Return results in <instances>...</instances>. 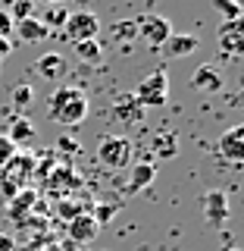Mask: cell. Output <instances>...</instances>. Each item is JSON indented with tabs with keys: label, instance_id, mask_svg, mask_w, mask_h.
<instances>
[{
	"label": "cell",
	"instance_id": "cell-24",
	"mask_svg": "<svg viewBox=\"0 0 244 251\" xmlns=\"http://www.w3.org/2000/svg\"><path fill=\"white\" fill-rule=\"evenodd\" d=\"M113 214H116V204H97V207H94V223L97 226H107L110 220H113Z\"/></svg>",
	"mask_w": 244,
	"mask_h": 251
},
{
	"label": "cell",
	"instance_id": "cell-4",
	"mask_svg": "<svg viewBox=\"0 0 244 251\" xmlns=\"http://www.w3.org/2000/svg\"><path fill=\"white\" fill-rule=\"evenodd\" d=\"M135 98H138L144 107H163V104L169 100V75L163 73V69L151 73V75L144 78V82L138 85Z\"/></svg>",
	"mask_w": 244,
	"mask_h": 251
},
{
	"label": "cell",
	"instance_id": "cell-5",
	"mask_svg": "<svg viewBox=\"0 0 244 251\" xmlns=\"http://www.w3.org/2000/svg\"><path fill=\"white\" fill-rule=\"evenodd\" d=\"M135 28H138V38H144V44H151V47H163L166 38L172 35V22L156 13H147L141 19H135Z\"/></svg>",
	"mask_w": 244,
	"mask_h": 251
},
{
	"label": "cell",
	"instance_id": "cell-31",
	"mask_svg": "<svg viewBox=\"0 0 244 251\" xmlns=\"http://www.w3.org/2000/svg\"><path fill=\"white\" fill-rule=\"evenodd\" d=\"M10 53V38H0V60Z\"/></svg>",
	"mask_w": 244,
	"mask_h": 251
},
{
	"label": "cell",
	"instance_id": "cell-32",
	"mask_svg": "<svg viewBox=\"0 0 244 251\" xmlns=\"http://www.w3.org/2000/svg\"><path fill=\"white\" fill-rule=\"evenodd\" d=\"M222 251H241V248H235V245H229V248H222Z\"/></svg>",
	"mask_w": 244,
	"mask_h": 251
},
{
	"label": "cell",
	"instance_id": "cell-30",
	"mask_svg": "<svg viewBox=\"0 0 244 251\" xmlns=\"http://www.w3.org/2000/svg\"><path fill=\"white\" fill-rule=\"evenodd\" d=\"M57 148H63V151H66V148H69V154H75V151H78V141H69V138H60V141H57Z\"/></svg>",
	"mask_w": 244,
	"mask_h": 251
},
{
	"label": "cell",
	"instance_id": "cell-33",
	"mask_svg": "<svg viewBox=\"0 0 244 251\" xmlns=\"http://www.w3.org/2000/svg\"><path fill=\"white\" fill-rule=\"evenodd\" d=\"M44 3H63V0H44Z\"/></svg>",
	"mask_w": 244,
	"mask_h": 251
},
{
	"label": "cell",
	"instance_id": "cell-19",
	"mask_svg": "<svg viewBox=\"0 0 244 251\" xmlns=\"http://www.w3.org/2000/svg\"><path fill=\"white\" fill-rule=\"evenodd\" d=\"M213 10L222 16L225 22H241V0H213Z\"/></svg>",
	"mask_w": 244,
	"mask_h": 251
},
{
	"label": "cell",
	"instance_id": "cell-2",
	"mask_svg": "<svg viewBox=\"0 0 244 251\" xmlns=\"http://www.w3.org/2000/svg\"><path fill=\"white\" fill-rule=\"evenodd\" d=\"M132 160V141L125 135H104L97 141V163L113 173H119L129 167Z\"/></svg>",
	"mask_w": 244,
	"mask_h": 251
},
{
	"label": "cell",
	"instance_id": "cell-18",
	"mask_svg": "<svg viewBox=\"0 0 244 251\" xmlns=\"http://www.w3.org/2000/svg\"><path fill=\"white\" fill-rule=\"evenodd\" d=\"M154 151H156V157H176L178 154V138H176V132H160V135L154 138Z\"/></svg>",
	"mask_w": 244,
	"mask_h": 251
},
{
	"label": "cell",
	"instance_id": "cell-21",
	"mask_svg": "<svg viewBox=\"0 0 244 251\" xmlns=\"http://www.w3.org/2000/svg\"><path fill=\"white\" fill-rule=\"evenodd\" d=\"M38 195L31 192V188H25V192H16L13 195V204H10V217H19V214H25V210L31 207V201H35Z\"/></svg>",
	"mask_w": 244,
	"mask_h": 251
},
{
	"label": "cell",
	"instance_id": "cell-29",
	"mask_svg": "<svg viewBox=\"0 0 244 251\" xmlns=\"http://www.w3.org/2000/svg\"><path fill=\"white\" fill-rule=\"evenodd\" d=\"M16 248V242H13V235H6V232H0V251H13Z\"/></svg>",
	"mask_w": 244,
	"mask_h": 251
},
{
	"label": "cell",
	"instance_id": "cell-25",
	"mask_svg": "<svg viewBox=\"0 0 244 251\" xmlns=\"http://www.w3.org/2000/svg\"><path fill=\"white\" fill-rule=\"evenodd\" d=\"M31 6H35V0H16V3H13V13H10V19H13V22L28 19V16H31Z\"/></svg>",
	"mask_w": 244,
	"mask_h": 251
},
{
	"label": "cell",
	"instance_id": "cell-13",
	"mask_svg": "<svg viewBox=\"0 0 244 251\" xmlns=\"http://www.w3.org/2000/svg\"><path fill=\"white\" fill-rule=\"evenodd\" d=\"M200 47V41L194 35H169L166 44H163V53L166 57H188V53H194Z\"/></svg>",
	"mask_w": 244,
	"mask_h": 251
},
{
	"label": "cell",
	"instance_id": "cell-16",
	"mask_svg": "<svg viewBox=\"0 0 244 251\" xmlns=\"http://www.w3.org/2000/svg\"><path fill=\"white\" fill-rule=\"evenodd\" d=\"M154 176H156V170H154V163H138L135 170H132V179H129V185H125V192H138V188H144V185H151L154 182Z\"/></svg>",
	"mask_w": 244,
	"mask_h": 251
},
{
	"label": "cell",
	"instance_id": "cell-9",
	"mask_svg": "<svg viewBox=\"0 0 244 251\" xmlns=\"http://www.w3.org/2000/svg\"><path fill=\"white\" fill-rule=\"evenodd\" d=\"M191 88L200 91V94H216L222 88V69L213 66V63H203V66L194 69L191 75Z\"/></svg>",
	"mask_w": 244,
	"mask_h": 251
},
{
	"label": "cell",
	"instance_id": "cell-6",
	"mask_svg": "<svg viewBox=\"0 0 244 251\" xmlns=\"http://www.w3.org/2000/svg\"><path fill=\"white\" fill-rule=\"evenodd\" d=\"M200 210H203V220H207L213 229L225 226V220H229V198H225V192H219V188H210V192H203Z\"/></svg>",
	"mask_w": 244,
	"mask_h": 251
},
{
	"label": "cell",
	"instance_id": "cell-7",
	"mask_svg": "<svg viewBox=\"0 0 244 251\" xmlns=\"http://www.w3.org/2000/svg\"><path fill=\"white\" fill-rule=\"evenodd\" d=\"M113 116L119 126H138L144 120V104L135 98V91H125L119 98H113Z\"/></svg>",
	"mask_w": 244,
	"mask_h": 251
},
{
	"label": "cell",
	"instance_id": "cell-27",
	"mask_svg": "<svg viewBox=\"0 0 244 251\" xmlns=\"http://www.w3.org/2000/svg\"><path fill=\"white\" fill-rule=\"evenodd\" d=\"M13 31V19H10V13H0V38H6Z\"/></svg>",
	"mask_w": 244,
	"mask_h": 251
},
{
	"label": "cell",
	"instance_id": "cell-8",
	"mask_svg": "<svg viewBox=\"0 0 244 251\" xmlns=\"http://www.w3.org/2000/svg\"><path fill=\"white\" fill-rule=\"evenodd\" d=\"M216 151L222 154L225 160L241 163V160H244V126H232V129H225L222 135H219Z\"/></svg>",
	"mask_w": 244,
	"mask_h": 251
},
{
	"label": "cell",
	"instance_id": "cell-11",
	"mask_svg": "<svg viewBox=\"0 0 244 251\" xmlns=\"http://www.w3.org/2000/svg\"><path fill=\"white\" fill-rule=\"evenodd\" d=\"M97 232H100V226L94 223L91 214H78L69 220V239H72V245H88V242H94Z\"/></svg>",
	"mask_w": 244,
	"mask_h": 251
},
{
	"label": "cell",
	"instance_id": "cell-14",
	"mask_svg": "<svg viewBox=\"0 0 244 251\" xmlns=\"http://www.w3.org/2000/svg\"><path fill=\"white\" fill-rule=\"evenodd\" d=\"M35 69H38L44 78L57 82L60 75H66V57H63V53H44V57H38Z\"/></svg>",
	"mask_w": 244,
	"mask_h": 251
},
{
	"label": "cell",
	"instance_id": "cell-10",
	"mask_svg": "<svg viewBox=\"0 0 244 251\" xmlns=\"http://www.w3.org/2000/svg\"><path fill=\"white\" fill-rule=\"evenodd\" d=\"M216 44L222 47L225 53H232V57H238L244 50V25L241 22H222L216 31Z\"/></svg>",
	"mask_w": 244,
	"mask_h": 251
},
{
	"label": "cell",
	"instance_id": "cell-3",
	"mask_svg": "<svg viewBox=\"0 0 244 251\" xmlns=\"http://www.w3.org/2000/svg\"><path fill=\"white\" fill-rule=\"evenodd\" d=\"M97 31H100V19H97V13H91V10H75V13H69L66 25H63V35H66L72 44L94 41V38H97Z\"/></svg>",
	"mask_w": 244,
	"mask_h": 251
},
{
	"label": "cell",
	"instance_id": "cell-12",
	"mask_svg": "<svg viewBox=\"0 0 244 251\" xmlns=\"http://www.w3.org/2000/svg\"><path fill=\"white\" fill-rule=\"evenodd\" d=\"M13 31L22 38V41H28V44H38V41H44L47 35H50V28L41 25V22L35 19V16H28V19H19V22H13Z\"/></svg>",
	"mask_w": 244,
	"mask_h": 251
},
{
	"label": "cell",
	"instance_id": "cell-26",
	"mask_svg": "<svg viewBox=\"0 0 244 251\" xmlns=\"http://www.w3.org/2000/svg\"><path fill=\"white\" fill-rule=\"evenodd\" d=\"M16 151H19V148H16L6 135H0V167H6V163L16 157Z\"/></svg>",
	"mask_w": 244,
	"mask_h": 251
},
{
	"label": "cell",
	"instance_id": "cell-28",
	"mask_svg": "<svg viewBox=\"0 0 244 251\" xmlns=\"http://www.w3.org/2000/svg\"><path fill=\"white\" fill-rule=\"evenodd\" d=\"M78 214H82V210H78L75 204H69V201L60 204V217H69V220H72V217H78Z\"/></svg>",
	"mask_w": 244,
	"mask_h": 251
},
{
	"label": "cell",
	"instance_id": "cell-23",
	"mask_svg": "<svg viewBox=\"0 0 244 251\" xmlns=\"http://www.w3.org/2000/svg\"><path fill=\"white\" fill-rule=\"evenodd\" d=\"M135 35H138L135 22H116V25H113V38H116V41H132Z\"/></svg>",
	"mask_w": 244,
	"mask_h": 251
},
{
	"label": "cell",
	"instance_id": "cell-1",
	"mask_svg": "<svg viewBox=\"0 0 244 251\" xmlns=\"http://www.w3.org/2000/svg\"><path fill=\"white\" fill-rule=\"evenodd\" d=\"M47 116L60 126H78L88 116V98H85V91L72 88V85L57 88L50 94V100H47Z\"/></svg>",
	"mask_w": 244,
	"mask_h": 251
},
{
	"label": "cell",
	"instance_id": "cell-22",
	"mask_svg": "<svg viewBox=\"0 0 244 251\" xmlns=\"http://www.w3.org/2000/svg\"><path fill=\"white\" fill-rule=\"evenodd\" d=\"M31 98H35V91H31V85H16V88L10 91V100H13V107L16 110H25L28 104H31Z\"/></svg>",
	"mask_w": 244,
	"mask_h": 251
},
{
	"label": "cell",
	"instance_id": "cell-15",
	"mask_svg": "<svg viewBox=\"0 0 244 251\" xmlns=\"http://www.w3.org/2000/svg\"><path fill=\"white\" fill-rule=\"evenodd\" d=\"M6 138H10L16 148L25 145V141L35 138V123H31L28 116H16V120L10 123V132H6Z\"/></svg>",
	"mask_w": 244,
	"mask_h": 251
},
{
	"label": "cell",
	"instance_id": "cell-17",
	"mask_svg": "<svg viewBox=\"0 0 244 251\" xmlns=\"http://www.w3.org/2000/svg\"><path fill=\"white\" fill-rule=\"evenodd\" d=\"M66 19H69V6L66 3H47L44 6V16L38 22H41V25H47V28H53V25H66Z\"/></svg>",
	"mask_w": 244,
	"mask_h": 251
},
{
	"label": "cell",
	"instance_id": "cell-20",
	"mask_svg": "<svg viewBox=\"0 0 244 251\" xmlns=\"http://www.w3.org/2000/svg\"><path fill=\"white\" fill-rule=\"evenodd\" d=\"M75 53H78V60H85V63H100V57H104V50H100L97 38H94V41L75 44Z\"/></svg>",
	"mask_w": 244,
	"mask_h": 251
}]
</instances>
